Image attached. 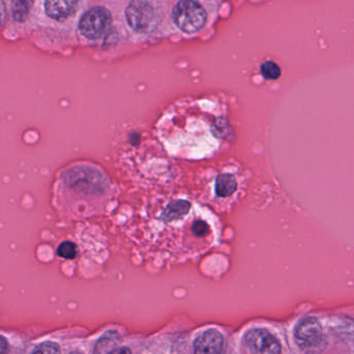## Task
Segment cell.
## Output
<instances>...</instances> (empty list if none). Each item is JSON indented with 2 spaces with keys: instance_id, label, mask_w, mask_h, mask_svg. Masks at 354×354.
I'll list each match as a JSON object with an SVG mask.
<instances>
[{
  "instance_id": "cell-17",
  "label": "cell",
  "mask_w": 354,
  "mask_h": 354,
  "mask_svg": "<svg viewBox=\"0 0 354 354\" xmlns=\"http://www.w3.org/2000/svg\"><path fill=\"white\" fill-rule=\"evenodd\" d=\"M8 342H6V339L3 337L0 336V353H4L8 351Z\"/></svg>"
},
{
  "instance_id": "cell-2",
  "label": "cell",
  "mask_w": 354,
  "mask_h": 354,
  "mask_svg": "<svg viewBox=\"0 0 354 354\" xmlns=\"http://www.w3.org/2000/svg\"><path fill=\"white\" fill-rule=\"evenodd\" d=\"M174 23L183 33H194L205 24L207 14L195 0H181L172 12Z\"/></svg>"
},
{
  "instance_id": "cell-11",
  "label": "cell",
  "mask_w": 354,
  "mask_h": 354,
  "mask_svg": "<svg viewBox=\"0 0 354 354\" xmlns=\"http://www.w3.org/2000/svg\"><path fill=\"white\" fill-rule=\"evenodd\" d=\"M32 0H12V16L15 20L24 21L28 16Z\"/></svg>"
},
{
  "instance_id": "cell-14",
  "label": "cell",
  "mask_w": 354,
  "mask_h": 354,
  "mask_svg": "<svg viewBox=\"0 0 354 354\" xmlns=\"http://www.w3.org/2000/svg\"><path fill=\"white\" fill-rule=\"evenodd\" d=\"M192 230H193V234L195 235L196 237H198V238H204V237L209 234L210 227L205 220H196V222H194Z\"/></svg>"
},
{
  "instance_id": "cell-9",
  "label": "cell",
  "mask_w": 354,
  "mask_h": 354,
  "mask_svg": "<svg viewBox=\"0 0 354 354\" xmlns=\"http://www.w3.org/2000/svg\"><path fill=\"white\" fill-rule=\"evenodd\" d=\"M237 188L236 179L231 174H222L216 181V193L218 197H231Z\"/></svg>"
},
{
  "instance_id": "cell-12",
  "label": "cell",
  "mask_w": 354,
  "mask_h": 354,
  "mask_svg": "<svg viewBox=\"0 0 354 354\" xmlns=\"http://www.w3.org/2000/svg\"><path fill=\"white\" fill-rule=\"evenodd\" d=\"M77 253H78V249H77L76 245L71 241H64L57 249V255L64 259H74Z\"/></svg>"
},
{
  "instance_id": "cell-13",
  "label": "cell",
  "mask_w": 354,
  "mask_h": 354,
  "mask_svg": "<svg viewBox=\"0 0 354 354\" xmlns=\"http://www.w3.org/2000/svg\"><path fill=\"white\" fill-rule=\"evenodd\" d=\"M261 73L266 79H278L281 75V69L279 68L278 64L274 62H264L261 66Z\"/></svg>"
},
{
  "instance_id": "cell-10",
  "label": "cell",
  "mask_w": 354,
  "mask_h": 354,
  "mask_svg": "<svg viewBox=\"0 0 354 354\" xmlns=\"http://www.w3.org/2000/svg\"><path fill=\"white\" fill-rule=\"evenodd\" d=\"M191 209V205L185 200H177L174 203L169 204L164 210L162 218L167 222L180 220L183 216L187 215V212Z\"/></svg>"
},
{
  "instance_id": "cell-8",
  "label": "cell",
  "mask_w": 354,
  "mask_h": 354,
  "mask_svg": "<svg viewBox=\"0 0 354 354\" xmlns=\"http://www.w3.org/2000/svg\"><path fill=\"white\" fill-rule=\"evenodd\" d=\"M80 0H46V14L54 20L62 21L74 14Z\"/></svg>"
},
{
  "instance_id": "cell-18",
  "label": "cell",
  "mask_w": 354,
  "mask_h": 354,
  "mask_svg": "<svg viewBox=\"0 0 354 354\" xmlns=\"http://www.w3.org/2000/svg\"><path fill=\"white\" fill-rule=\"evenodd\" d=\"M132 351H130L129 348H126V347H120V348L111 349L108 353H131Z\"/></svg>"
},
{
  "instance_id": "cell-15",
  "label": "cell",
  "mask_w": 354,
  "mask_h": 354,
  "mask_svg": "<svg viewBox=\"0 0 354 354\" xmlns=\"http://www.w3.org/2000/svg\"><path fill=\"white\" fill-rule=\"evenodd\" d=\"M115 333H108L106 336H104L101 340L97 342V346H95V353H106V347H108V345L112 344L114 340H115Z\"/></svg>"
},
{
  "instance_id": "cell-16",
  "label": "cell",
  "mask_w": 354,
  "mask_h": 354,
  "mask_svg": "<svg viewBox=\"0 0 354 354\" xmlns=\"http://www.w3.org/2000/svg\"><path fill=\"white\" fill-rule=\"evenodd\" d=\"M60 353L59 346L53 342H44L33 349V353Z\"/></svg>"
},
{
  "instance_id": "cell-5",
  "label": "cell",
  "mask_w": 354,
  "mask_h": 354,
  "mask_svg": "<svg viewBox=\"0 0 354 354\" xmlns=\"http://www.w3.org/2000/svg\"><path fill=\"white\" fill-rule=\"evenodd\" d=\"M245 346L251 353L276 354L282 353L279 339L266 328H253L245 335Z\"/></svg>"
},
{
  "instance_id": "cell-3",
  "label": "cell",
  "mask_w": 354,
  "mask_h": 354,
  "mask_svg": "<svg viewBox=\"0 0 354 354\" xmlns=\"http://www.w3.org/2000/svg\"><path fill=\"white\" fill-rule=\"evenodd\" d=\"M129 25L138 33H151L157 27L159 16L151 0H133L126 10Z\"/></svg>"
},
{
  "instance_id": "cell-4",
  "label": "cell",
  "mask_w": 354,
  "mask_h": 354,
  "mask_svg": "<svg viewBox=\"0 0 354 354\" xmlns=\"http://www.w3.org/2000/svg\"><path fill=\"white\" fill-rule=\"evenodd\" d=\"M111 14L103 6H95L83 15L79 29L85 37L95 39L107 33L111 26Z\"/></svg>"
},
{
  "instance_id": "cell-1",
  "label": "cell",
  "mask_w": 354,
  "mask_h": 354,
  "mask_svg": "<svg viewBox=\"0 0 354 354\" xmlns=\"http://www.w3.org/2000/svg\"><path fill=\"white\" fill-rule=\"evenodd\" d=\"M293 338L301 353H322L328 345V337L317 318L305 317L299 320L293 330Z\"/></svg>"
},
{
  "instance_id": "cell-7",
  "label": "cell",
  "mask_w": 354,
  "mask_h": 354,
  "mask_svg": "<svg viewBox=\"0 0 354 354\" xmlns=\"http://www.w3.org/2000/svg\"><path fill=\"white\" fill-rule=\"evenodd\" d=\"M97 179L95 178V172L91 170H72L66 176V184L72 187L77 191H83V193H93L95 191L97 184Z\"/></svg>"
},
{
  "instance_id": "cell-6",
  "label": "cell",
  "mask_w": 354,
  "mask_h": 354,
  "mask_svg": "<svg viewBox=\"0 0 354 354\" xmlns=\"http://www.w3.org/2000/svg\"><path fill=\"white\" fill-rule=\"evenodd\" d=\"M225 340L223 335L216 330H208L194 342L195 353H221L224 351Z\"/></svg>"
}]
</instances>
